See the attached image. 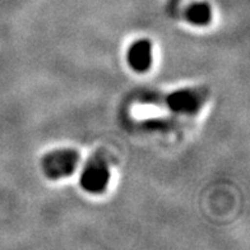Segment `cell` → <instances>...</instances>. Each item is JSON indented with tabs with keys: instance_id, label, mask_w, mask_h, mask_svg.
Segmentation results:
<instances>
[{
	"instance_id": "3",
	"label": "cell",
	"mask_w": 250,
	"mask_h": 250,
	"mask_svg": "<svg viewBox=\"0 0 250 250\" xmlns=\"http://www.w3.org/2000/svg\"><path fill=\"white\" fill-rule=\"evenodd\" d=\"M129 64L133 69L143 72L148 69L152 62V47L148 41H138L135 42L128 54Z\"/></svg>"
},
{
	"instance_id": "5",
	"label": "cell",
	"mask_w": 250,
	"mask_h": 250,
	"mask_svg": "<svg viewBox=\"0 0 250 250\" xmlns=\"http://www.w3.org/2000/svg\"><path fill=\"white\" fill-rule=\"evenodd\" d=\"M188 20L194 24H206L211 21V9L207 4H193L188 10Z\"/></svg>"
},
{
	"instance_id": "2",
	"label": "cell",
	"mask_w": 250,
	"mask_h": 250,
	"mask_svg": "<svg viewBox=\"0 0 250 250\" xmlns=\"http://www.w3.org/2000/svg\"><path fill=\"white\" fill-rule=\"evenodd\" d=\"M110 172L107 165L101 158H93L83 170L81 176V184L84 190L89 193H101L109 184Z\"/></svg>"
},
{
	"instance_id": "1",
	"label": "cell",
	"mask_w": 250,
	"mask_h": 250,
	"mask_svg": "<svg viewBox=\"0 0 250 250\" xmlns=\"http://www.w3.org/2000/svg\"><path fill=\"white\" fill-rule=\"evenodd\" d=\"M78 164V155L70 149L54 151L43 157L42 168L51 179H60L72 174Z\"/></svg>"
},
{
	"instance_id": "4",
	"label": "cell",
	"mask_w": 250,
	"mask_h": 250,
	"mask_svg": "<svg viewBox=\"0 0 250 250\" xmlns=\"http://www.w3.org/2000/svg\"><path fill=\"white\" fill-rule=\"evenodd\" d=\"M168 106L179 112H194L199 107V97L191 91H178L168 96Z\"/></svg>"
}]
</instances>
